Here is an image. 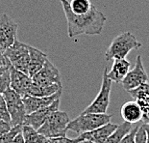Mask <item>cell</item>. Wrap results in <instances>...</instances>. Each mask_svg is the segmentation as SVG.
I'll use <instances>...</instances> for the list:
<instances>
[{
	"mask_svg": "<svg viewBox=\"0 0 149 143\" xmlns=\"http://www.w3.org/2000/svg\"><path fill=\"white\" fill-rule=\"evenodd\" d=\"M68 21V35L74 38L79 35H100L103 31L107 18L102 12L93 6L85 15H76L72 12L68 0H60Z\"/></svg>",
	"mask_w": 149,
	"mask_h": 143,
	"instance_id": "1",
	"label": "cell"
},
{
	"mask_svg": "<svg viewBox=\"0 0 149 143\" xmlns=\"http://www.w3.org/2000/svg\"><path fill=\"white\" fill-rule=\"evenodd\" d=\"M142 44L131 32H123L112 41L105 52L107 61H115L117 59H125L130 51L141 49Z\"/></svg>",
	"mask_w": 149,
	"mask_h": 143,
	"instance_id": "2",
	"label": "cell"
},
{
	"mask_svg": "<svg viewBox=\"0 0 149 143\" xmlns=\"http://www.w3.org/2000/svg\"><path fill=\"white\" fill-rule=\"evenodd\" d=\"M112 115L107 113H82L75 119L70 120L68 125V131H72L78 135L91 132L111 122Z\"/></svg>",
	"mask_w": 149,
	"mask_h": 143,
	"instance_id": "3",
	"label": "cell"
},
{
	"mask_svg": "<svg viewBox=\"0 0 149 143\" xmlns=\"http://www.w3.org/2000/svg\"><path fill=\"white\" fill-rule=\"evenodd\" d=\"M69 122L70 119L65 111L57 110L47 118L43 125L38 130V132L46 136L47 138L66 136Z\"/></svg>",
	"mask_w": 149,
	"mask_h": 143,
	"instance_id": "4",
	"label": "cell"
},
{
	"mask_svg": "<svg viewBox=\"0 0 149 143\" xmlns=\"http://www.w3.org/2000/svg\"><path fill=\"white\" fill-rule=\"evenodd\" d=\"M30 46L18 41H15V44L4 52L5 57L9 60L11 65L18 71L28 75L30 63Z\"/></svg>",
	"mask_w": 149,
	"mask_h": 143,
	"instance_id": "5",
	"label": "cell"
},
{
	"mask_svg": "<svg viewBox=\"0 0 149 143\" xmlns=\"http://www.w3.org/2000/svg\"><path fill=\"white\" fill-rule=\"evenodd\" d=\"M2 95L4 97L8 111L10 113L12 127L23 126L27 113L22 97L15 90H13L11 87L7 89Z\"/></svg>",
	"mask_w": 149,
	"mask_h": 143,
	"instance_id": "6",
	"label": "cell"
},
{
	"mask_svg": "<svg viewBox=\"0 0 149 143\" xmlns=\"http://www.w3.org/2000/svg\"><path fill=\"white\" fill-rule=\"evenodd\" d=\"M108 69L105 68L103 72L102 83L96 98L83 110L82 113H98L104 114L107 112L110 104V96L112 90V80L107 75Z\"/></svg>",
	"mask_w": 149,
	"mask_h": 143,
	"instance_id": "7",
	"label": "cell"
},
{
	"mask_svg": "<svg viewBox=\"0 0 149 143\" xmlns=\"http://www.w3.org/2000/svg\"><path fill=\"white\" fill-rule=\"evenodd\" d=\"M18 24L7 14H0V51L4 53L17 40Z\"/></svg>",
	"mask_w": 149,
	"mask_h": 143,
	"instance_id": "8",
	"label": "cell"
},
{
	"mask_svg": "<svg viewBox=\"0 0 149 143\" xmlns=\"http://www.w3.org/2000/svg\"><path fill=\"white\" fill-rule=\"evenodd\" d=\"M148 82V75L144 69L142 58L141 55L137 56L135 67L130 70L126 75L125 78L122 80V86L126 91L134 90L141 85Z\"/></svg>",
	"mask_w": 149,
	"mask_h": 143,
	"instance_id": "9",
	"label": "cell"
},
{
	"mask_svg": "<svg viewBox=\"0 0 149 143\" xmlns=\"http://www.w3.org/2000/svg\"><path fill=\"white\" fill-rule=\"evenodd\" d=\"M32 80L35 84L42 86L62 84L61 74L58 68L49 59H47L44 66L32 77Z\"/></svg>",
	"mask_w": 149,
	"mask_h": 143,
	"instance_id": "10",
	"label": "cell"
},
{
	"mask_svg": "<svg viewBox=\"0 0 149 143\" xmlns=\"http://www.w3.org/2000/svg\"><path fill=\"white\" fill-rule=\"evenodd\" d=\"M59 106H60V99L53 101L48 106H45L43 108L34 111V112L30 114H27L26 117H25L23 125L31 126L32 128L38 131L53 112L59 110Z\"/></svg>",
	"mask_w": 149,
	"mask_h": 143,
	"instance_id": "11",
	"label": "cell"
},
{
	"mask_svg": "<svg viewBox=\"0 0 149 143\" xmlns=\"http://www.w3.org/2000/svg\"><path fill=\"white\" fill-rule=\"evenodd\" d=\"M10 75H11V85L10 87L19 94L23 98L25 96H28L31 85L33 83L32 77L29 75L24 74L20 71H18L15 68H14L12 65H10Z\"/></svg>",
	"mask_w": 149,
	"mask_h": 143,
	"instance_id": "12",
	"label": "cell"
},
{
	"mask_svg": "<svg viewBox=\"0 0 149 143\" xmlns=\"http://www.w3.org/2000/svg\"><path fill=\"white\" fill-rule=\"evenodd\" d=\"M117 126L118 125H116V124L108 123L106 125L100 127V128H97L91 132L81 133L75 138V140L77 141V143L85 140L91 141L94 143H105L108 137L115 132Z\"/></svg>",
	"mask_w": 149,
	"mask_h": 143,
	"instance_id": "13",
	"label": "cell"
},
{
	"mask_svg": "<svg viewBox=\"0 0 149 143\" xmlns=\"http://www.w3.org/2000/svg\"><path fill=\"white\" fill-rule=\"evenodd\" d=\"M63 93V89L58 91L57 93L48 97H35V96H25L22 98L25 106V109H26V113L30 114L37 111L40 108H43L45 106H50L53 101L58 100L61 98V95Z\"/></svg>",
	"mask_w": 149,
	"mask_h": 143,
	"instance_id": "14",
	"label": "cell"
},
{
	"mask_svg": "<svg viewBox=\"0 0 149 143\" xmlns=\"http://www.w3.org/2000/svg\"><path fill=\"white\" fill-rule=\"evenodd\" d=\"M132 98L139 104L142 111V121L149 124V83H144L134 90L128 91Z\"/></svg>",
	"mask_w": 149,
	"mask_h": 143,
	"instance_id": "15",
	"label": "cell"
},
{
	"mask_svg": "<svg viewBox=\"0 0 149 143\" xmlns=\"http://www.w3.org/2000/svg\"><path fill=\"white\" fill-rule=\"evenodd\" d=\"M124 122L130 124H136L142 120V111L139 104L136 101H126L120 110Z\"/></svg>",
	"mask_w": 149,
	"mask_h": 143,
	"instance_id": "16",
	"label": "cell"
},
{
	"mask_svg": "<svg viewBox=\"0 0 149 143\" xmlns=\"http://www.w3.org/2000/svg\"><path fill=\"white\" fill-rule=\"evenodd\" d=\"M130 66L131 63L126 59L115 60L111 71L107 73L108 77L116 83H121L130 71Z\"/></svg>",
	"mask_w": 149,
	"mask_h": 143,
	"instance_id": "17",
	"label": "cell"
},
{
	"mask_svg": "<svg viewBox=\"0 0 149 143\" xmlns=\"http://www.w3.org/2000/svg\"><path fill=\"white\" fill-rule=\"evenodd\" d=\"M29 52H30V63H29L28 75L30 77H33L44 66L47 59H48V57H47L46 53H44L42 50L31 46L29 47Z\"/></svg>",
	"mask_w": 149,
	"mask_h": 143,
	"instance_id": "18",
	"label": "cell"
},
{
	"mask_svg": "<svg viewBox=\"0 0 149 143\" xmlns=\"http://www.w3.org/2000/svg\"><path fill=\"white\" fill-rule=\"evenodd\" d=\"M63 89L62 84H54L49 85V86H42V85L32 83L29 90V96H35V97H48L54 95Z\"/></svg>",
	"mask_w": 149,
	"mask_h": 143,
	"instance_id": "19",
	"label": "cell"
},
{
	"mask_svg": "<svg viewBox=\"0 0 149 143\" xmlns=\"http://www.w3.org/2000/svg\"><path fill=\"white\" fill-rule=\"evenodd\" d=\"M22 135L24 137L25 143H47L49 138L40 133L31 126H22Z\"/></svg>",
	"mask_w": 149,
	"mask_h": 143,
	"instance_id": "20",
	"label": "cell"
},
{
	"mask_svg": "<svg viewBox=\"0 0 149 143\" xmlns=\"http://www.w3.org/2000/svg\"><path fill=\"white\" fill-rule=\"evenodd\" d=\"M133 124L127 122H123L122 124L117 126L112 135H111L105 143H120V141L125 137L133 129Z\"/></svg>",
	"mask_w": 149,
	"mask_h": 143,
	"instance_id": "21",
	"label": "cell"
},
{
	"mask_svg": "<svg viewBox=\"0 0 149 143\" xmlns=\"http://www.w3.org/2000/svg\"><path fill=\"white\" fill-rule=\"evenodd\" d=\"M72 12L76 15H85L93 9V5L91 0H71L69 2Z\"/></svg>",
	"mask_w": 149,
	"mask_h": 143,
	"instance_id": "22",
	"label": "cell"
},
{
	"mask_svg": "<svg viewBox=\"0 0 149 143\" xmlns=\"http://www.w3.org/2000/svg\"><path fill=\"white\" fill-rule=\"evenodd\" d=\"M21 131H22V126L13 127L11 131H9L8 132H6L3 135L0 136V143H13L15 136L18 133H20Z\"/></svg>",
	"mask_w": 149,
	"mask_h": 143,
	"instance_id": "23",
	"label": "cell"
},
{
	"mask_svg": "<svg viewBox=\"0 0 149 143\" xmlns=\"http://www.w3.org/2000/svg\"><path fill=\"white\" fill-rule=\"evenodd\" d=\"M10 85H11V75H10V69H8L0 75V95H2L7 89L10 88Z\"/></svg>",
	"mask_w": 149,
	"mask_h": 143,
	"instance_id": "24",
	"label": "cell"
},
{
	"mask_svg": "<svg viewBox=\"0 0 149 143\" xmlns=\"http://www.w3.org/2000/svg\"><path fill=\"white\" fill-rule=\"evenodd\" d=\"M0 120L11 123V116L3 95H0Z\"/></svg>",
	"mask_w": 149,
	"mask_h": 143,
	"instance_id": "25",
	"label": "cell"
},
{
	"mask_svg": "<svg viewBox=\"0 0 149 143\" xmlns=\"http://www.w3.org/2000/svg\"><path fill=\"white\" fill-rule=\"evenodd\" d=\"M135 143H147V133L143 125L139 126L137 133H136Z\"/></svg>",
	"mask_w": 149,
	"mask_h": 143,
	"instance_id": "26",
	"label": "cell"
},
{
	"mask_svg": "<svg viewBox=\"0 0 149 143\" xmlns=\"http://www.w3.org/2000/svg\"><path fill=\"white\" fill-rule=\"evenodd\" d=\"M138 129H139V126L133 127L131 132L120 141V143H135V137H136V133H137Z\"/></svg>",
	"mask_w": 149,
	"mask_h": 143,
	"instance_id": "27",
	"label": "cell"
},
{
	"mask_svg": "<svg viewBox=\"0 0 149 143\" xmlns=\"http://www.w3.org/2000/svg\"><path fill=\"white\" fill-rule=\"evenodd\" d=\"M47 143H77V141L74 139L68 138L66 136H60V137H53L49 138Z\"/></svg>",
	"mask_w": 149,
	"mask_h": 143,
	"instance_id": "28",
	"label": "cell"
},
{
	"mask_svg": "<svg viewBox=\"0 0 149 143\" xmlns=\"http://www.w3.org/2000/svg\"><path fill=\"white\" fill-rule=\"evenodd\" d=\"M12 128L13 127L11 125V123L0 120V136L3 135L6 132H8L9 131H11Z\"/></svg>",
	"mask_w": 149,
	"mask_h": 143,
	"instance_id": "29",
	"label": "cell"
},
{
	"mask_svg": "<svg viewBox=\"0 0 149 143\" xmlns=\"http://www.w3.org/2000/svg\"><path fill=\"white\" fill-rule=\"evenodd\" d=\"M11 63L9 62V60L6 58L4 53L0 51V67H6V66H9Z\"/></svg>",
	"mask_w": 149,
	"mask_h": 143,
	"instance_id": "30",
	"label": "cell"
},
{
	"mask_svg": "<svg viewBox=\"0 0 149 143\" xmlns=\"http://www.w3.org/2000/svg\"><path fill=\"white\" fill-rule=\"evenodd\" d=\"M13 143H25V140H24V137L23 135H22V132L18 133V135L15 136V140Z\"/></svg>",
	"mask_w": 149,
	"mask_h": 143,
	"instance_id": "31",
	"label": "cell"
},
{
	"mask_svg": "<svg viewBox=\"0 0 149 143\" xmlns=\"http://www.w3.org/2000/svg\"><path fill=\"white\" fill-rule=\"evenodd\" d=\"M143 126L147 133V143H149V124H143Z\"/></svg>",
	"mask_w": 149,
	"mask_h": 143,
	"instance_id": "32",
	"label": "cell"
},
{
	"mask_svg": "<svg viewBox=\"0 0 149 143\" xmlns=\"http://www.w3.org/2000/svg\"><path fill=\"white\" fill-rule=\"evenodd\" d=\"M11 65V64H10ZM10 65L9 66H6V67H0V75L2 74V73H4L6 70H8L9 69V67H10Z\"/></svg>",
	"mask_w": 149,
	"mask_h": 143,
	"instance_id": "33",
	"label": "cell"
},
{
	"mask_svg": "<svg viewBox=\"0 0 149 143\" xmlns=\"http://www.w3.org/2000/svg\"><path fill=\"white\" fill-rule=\"evenodd\" d=\"M79 143H94V142H91V141H88V140H85V141H81Z\"/></svg>",
	"mask_w": 149,
	"mask_h": 143,
	"instance_id": "34",
	"label": "cell"
}]
</instances>
